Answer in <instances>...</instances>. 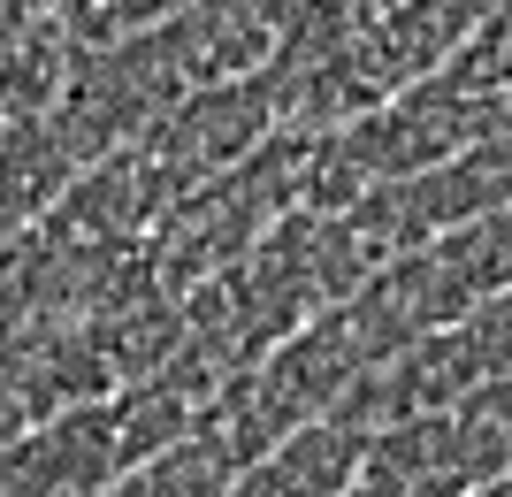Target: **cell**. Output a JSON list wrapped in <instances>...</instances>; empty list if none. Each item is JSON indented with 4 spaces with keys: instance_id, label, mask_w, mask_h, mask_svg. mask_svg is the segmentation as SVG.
<instances>
[{
    "instance_id": "obj_1",
    "label": "cell",
    "mask_w": 512,
    "mask_h": 497,
    "mask_svg": "<svg viewBox=\"0 0 512 497\" xmlns=\"http://www.w3.org/2000/svg\"><path fill=\"white\" fill-rule=\"evenodd\" d=\"M192 0H92V16H107L100 31H153V23L184 16Z\"/></svg>"
},
{
    "instance_id": "obj_2",
    "label": "cell",
    "mask_w": 512,
    "mask_h": 497,
    "mask_svg": "<svg viewBox=\"0 0 512 497\" xmlns=\"http://www.w3.org/2000/svg\"><path fill=\"white\" fill-rule=\"evenodd\" d=\"M505 146H512V130H505Z\"/></svg>"
}]
</instances>
